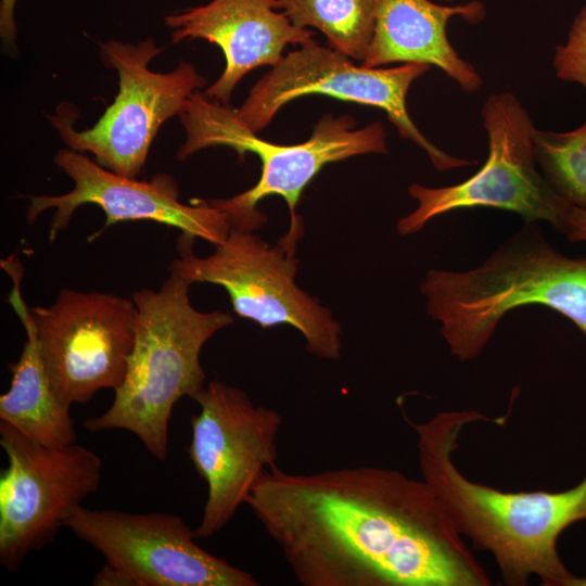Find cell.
I'll use <instances>...</instances> for the list:
<instances>
[{"label": "cell", "instance_id": "2", "mask_svg": "<svg viewBox=\"0 0 586 586\" xmlns=\"http://www.w3.org/2000/svg\"><path fill=\"white\" fill-rule=\"evenodd\" d=\"M488 420L497 421L475 410H451L412 424L422 480L462 537L474 549L492 553L506 585L524 586L535 575L544 586H578L557 542L570 525L586 520V476L562 492H505L471 481L453 455L466 425Z\"/></svg>", "mask_w": 586, "mask_h": 586}, {"label": "cell", "instance_id": "10", "mask_svg": "<svg viewBox=\"0 0 586 586\" xmlns=\"http://www.w3.org/2000/svg\"><path fill=\"white\" fill-rule=\"evenodd\" d=\"M8 467L0 476V564L16 571L53 542L69 515L95 493L102 460L74 443L49 447L0 423Z\"/></svg>", "mask_w": 586, "mask_h": 586}, {"label": "cell", "instance_id": "24", "mask_svg": "<svg viewBox=\"0 0 586 586\" xmlns=\"http://www.w3.org/2000/svg\"><path fill=\"white\" fill-rule=\"evenodd\" d=\"M441 1L450 2V1H454V0H441Z\"/></svg>", "mask_w": 586, "mask_h": 586}, {"label": "cell", "instance_id": "3", "mask_svg": "<svg viewBox=\"0 0 586 586\" xmlns=\"http://www.w3.org/2000/svg\"><path fill=\"white\" fill-rule=\"evenodd\" d=\"M426 311L441 322L450 354L477 357L500 320L525 305H543L569 318L586 336V257L559 253L538 221L525 222L480 266L432 269L420 285Z\"/></svg>", "mask_w": 586, "mask_h": 586}, {"label": "cell", "instance_id": "9", "mask_svg": "<svg viewBox=\"0 0 586 586\" xmlns=\"http://www.w3.org/2000/svg\"><path fill=\"white\" fill-rule=\"evenodd\" d=\"M430 67L422 63L386 68L356 65L345 54L314 41L283 56L253 86L235 114L245 128L257 133L286 103L308 94L329 95L383 110L399 137L424 150L436 170L472 165L473 161L449 155L435 146L408 114L409 88Z\"/></svg>", "mask_w": 586, "mask_h": 586}, {"label": "cell", "instance_id": "20", "mask_svg": "<svg viewBox=\"0 0 586 586\" xmlns=\"http://www.w3.org/2000/svg\"><path fill=\"white\" fill-rule=\"evenodd\" d=\"M552 65L559 79L586 89V4L574 18L566 43L556 47Z\"/></svg>", "mask_w": 586, "mask_h": 586}, {"label": "cell", "instance_id": "5", "mask_svg": "<svg viewBox=\"0 0 586 586\" xmlns=\"http://www.w3.org/2000/svg\"><path fill=\"white\" fill-rule=\"evenodd\" d=\"M187 140L177 157L183 161L192 153L212 145H225L243 156L255 153L262 162L258 182L251 189L229 199L212 200L228 216L231 227L255 231L266 222L257 204L269 195L282 196L290 211V229L278 243L295 251L303 235L302 219L296 206L304 189L321 168L355 155L386 153L385 129L381 122L355 129L351 116L320 118L308 140L293 145L265 141L245 128L235 109L213 101L195 91L180 115Z\"/></svg>", "mask_w": 586, "mask_h": 586}, {"label": "cell", "instance_id": "25", "mask_svg": "<svg viewBox=\"0 0 586 586\" xmlns=\"http://www.w3.org/2000/svg\"><path fill=\"white\" fill-rule=\"evenodd\" d=\"M585 584H586V581H585Z\"/></svg>", "mask_w": 586, "mask_h": 586}, {"label": "cell", "instance_id": "6", "mask_svg": "<svg viewBox=\"0 0 586 586\" xmlns=\"http://www.w3.org/2000/svg\"><path fill=\"white\" fill-rule=\"evenodd\" d=\"M100 51L104 65L118 73V93L113 104L82 131L73 127L78 114L67 103L49 119L68 149L91 152L100 166L136 179L162 124L181 115L206 79L186 61L168 73L150 71L149 63L163 51L152 38L137 44L110 40L101 44Z\"/></svg>", "mask_w": 586, "mask_h": 586}, {"label": "cell", "instance_id": "12", "mask_svg": "<svg viewBox=\"0 0 586 586\" xmlns=\"http://www.w3.org/2000/svg\"><path fill=\"white\" fill-rule=\"evenodd\" d=\"M29 310L46 372L65 405L122 384L136 339L132 298L62 289L52 305Z\"/></svg>", "mask_w": 586, "mask_h": 586}, {"label": "cell", "instance_id": "4", "mask_svg": "<svg viewBox=\"0 0 586 586\" xmlns=\"http://www.w3.org/2000/svg\"><path fill=\"white\" fill-rule=\"evenodd\" d=\"M191 282L170 272L158 290L132 293L138 316L125 378L107 410L84 422L90 432L126 430L160 461L168 456V424L175 404L205 385L204 344L231 324L230 314L202 313L190 302Z\"/></svg>", "mask_w": 586, "mask_h": 586}, {"label": "cell", "instance_id": "17", "mask_svg": "<svg viewBox=\"0 0 586 586\" xmlns=\"http://www.w3.org/2000/svg\"><path fill=\"white\" fill-rule=\"evenodd\" d=\"M1 266L13 280L8 301L24 327L26 342L18 360L9 365L12 380L0 396V420L42 445H72L76 430L71 407L58 397L46 372L30 310L21 293L22 266L13 257L2 259Z\"/></svg>", "mask_w": 586, "mask_h": 586}, {"label": "cell", "instance_id": "8", "mask_svg": "<svg viewBox=\"0 0 586 586\" xmlns=\"http://www.w3.org/2000/svg\"><path fill=\"white\" fill-rule=\"evenodd\" d=\"M488 138L484 165L457 184L429 188L412 183L408 191L417 208L397 221V231L409 235L431 219L446 213L474 207H492L517 213L525 222L548 221L563 231L572 205L560 196L540 171L534 150L533 120L511 92L489 95L481 111Z\"/></svg>", "mask_w": 586, "mask_h": 586}, {"label": "cell", "instance_id": "7", "mask_svg": "<svg viewBox=\"0 0 586 586\" xmlns=\"http://www.w3.org/2000/svg\"><path fill=\"white\" fill-rule=\"evenodd\" d=\"M179 241L180 256L170 264V272L192 284L220 285L240 317L264 329L288 323L303 334L310 354L340 357V324L328 308L296 285L294 251L280 243L270 246L254 231L235 227L206 257L192 253L189 237L182 234Z\"/></svg>", "mask_w": 586, "mask_h": 586}, {"label": "cell", "instance_id": "21", "mask_svg": "<svg viewBox=\"0 0 586 586\" xmlns=\"http://www.w3.org/2000/svg\"><path fill=\"white\" fill-rule=\"evenodd\" d=\"M562 233L571 242L586 241V208L570 206Z\"/></svg>", "mask_w": 586, "mask_h": 586}, {"label": "cell", "instance_id": "22", "mask_svg": "<svg viewBox=\"0 0 586 586\" xmlns=\"http://www.w3.org/2000/svg\"><path fill=\"white\" fill-rule=\"evenodd\" d=\"M92 584L95 586H137L127 572L110 562H106L95 574Z\"/></svg>", "mask_w": 586, "mask_h": 586}, {"label": "cell", "instance_id": "13", "mask_svg": "<svg viewBox=\"0 0 586 586\" xmlns=\"http://www.w3.org/2000/svg\"><path fill=\"white\" fill-rule=\"evenodd\" d=\"M65 527L127 572L137 586L259 585L251 573L200 547L194 531L177 514L80 506Z\"/></svg>", "mask_w": 586, "mask_h": 586}, {"label": "cell", "instance_id": "15", "mask_svg": "<svg viewBox=\"0 0 586 586\" xmlns=\"http://www.w3.org/2000/svg\"><path fill=\"white\" fill-rule=\"evenodd\" d=\"M278 0H212L205 5L165 16L173 42L205 39L224 52L226 66L204 95L228 104L237 84L252 69L276 66L288 44L314 42V33L296 27Z\"/></svg>", "mask_w": 586, "mask_h": 586}, {"label": "cell", "instance_id": "23", "mask_svg": "<svg viewBox=\"0 0 586 586\" xmlns=\"http://www.w3.org/2000/svg\"><path fill=\"white\" fill-rule=\"evenodd\" d=\"M15 4L16 0H0V36L5 43H12L16 36Z\"/></svg>", "mask_w": 586, "mask_h": 586}, {"label": "cell", "instance_id": "16", "mask_svg": "<svg viewBox=\"0 0 586 586\" xmlns=\"http://www.w3.org/2000/svg\"><path fill=\"white\" fill-rule=\"evenodd\" d=\"M455 16L476 24L484 18L485 7L479 0L459 5L430 0H378L372 42L361 64L380 67L403 62L436 66L463 92L479 91L482 77L454 49L446 35L447 24Z\"/></svg>", "mask_w": 586, "mask_h": 586}, {"label": "cell", "instance_id": "11", "mask_svg": "<svg viewBox=\"0 0 586 586\" xmlns=\"http://www.w3.org/2000/svg\"><path fill=\"white\" fill-rule=\"evenodd\" d=\"M188 457L207 486L196 539L208 538L232 520L263 473L277 464V438L283 418L255 405L239 387L208 382L193 397Z\"/></svg>", "mask_w": 586, "mask_h": 586}, {"label": "cell", "instance_id": "18", "mask_svg": "<svg viewBox=\"0 0 586 586\" xmlns=\"http://www.w3.org/2000/svg\"><path fill=\"white\" fill-rule=\"evenodd\" d=\"M300 28L316 27L329 47L362 63L372 42L378 0H278Z\"/></svg>", "mask_w": 586, "mask_h": 586}, {"label": "cell", "instance_id": "19", "mask_svg": "<svg viewBox=\"0 0 586 586\" xmlns=\"http://www.w3.org/2000/svg\"><path fill=\"white\" fill-rule=\"evenodd\" d=\"M534 150L550 187L571 204L586 208V122L565 132L535 129Z\"/></svg>", "mask_w": 586, "mask_h": 586}, {"label": "cell", "instance_id": "1", "mask_svg": "<svg viewBox=\"0 0 586 586\" xmlns=\"http://www.w3.org/2000/svg\"><path fill=\"white\" fill-rule=\"evenodd\" d=\"M245 504L304 586H488L423 480L378 467L266 470Z\"/></svg>", "mask_w": 586, "mask_h": 586}, {"label": "cell", "instance_id": "14", "mask_svg": "<svg viewBox=\"0 0 586 586\" xmlns=\"http://www.w3.org/2000/svg\"><path fill=\"white\" fill-rule=\"evenodd\" d=\"M54 163L74 181L73 190L62 195L29 196L26 212L27 222L33 225L46 209H55L49 229L51 242L84 204H95L103 209L104 228L124 220H153L213 245L221 243L231 229L228 216L212 200H193L191 205L181 203L178 184L167 174L138 181L71 149L59 150Z\"/></svg>", "mask_w": 586, "mask_h": 586}]
</instances>
